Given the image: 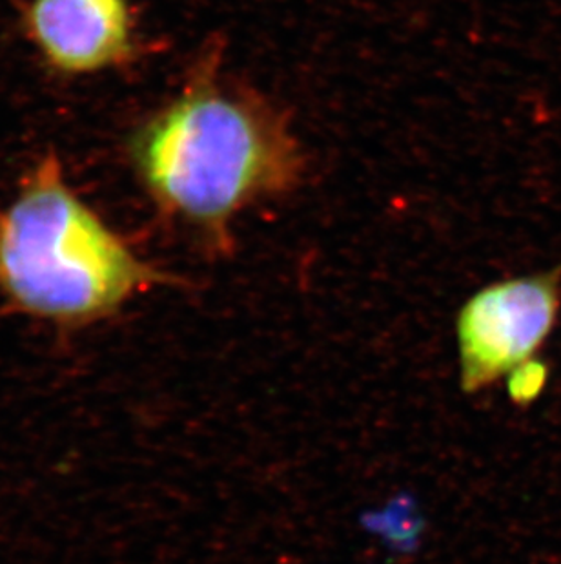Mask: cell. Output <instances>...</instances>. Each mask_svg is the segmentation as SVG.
Returning <instances> with one entry per match:
<instances>
[{
  "mask_svg": "<svg viewBox=\"0 0 561 564\" xmlns=\"http://www.w3.org/2000/svg\"><path fill=\"white\" fill-rule=\"evenodd\" d=\"M221 64V48L208 46L179 91L128 139V160L150 202L210 254L232 251L239 213L296 191L305 176L288 118Z\"/></svg>",
  "mask_w": 561,
  "mask_h": 564,
  "instance_id": "obj_1",
  "label": "cell"
},
{
  "mask_svg": "<svg viewBox=\"0 0 561 564\" xmlns=\"http://www.w3.org/2000/svg\"><path fill=\"white\" fill-rule=\"evenodd\" d=\"M179 278L144 260L79 196L54 152L41 155L0 207V302L6 311L74 335Z\"/></svg>",
  "mask_w": 561,
  "mask_h": 564,
  "instance_id": "obj_2",
  "label": "cell"
},
{
  "mask_svg": "<svg viewBox=\"0 0 561 564\" xmlns=\"http://www.w3.org/2000/svg\"><path fill=\"white\" fill-rule=\"evenodd\" d=\"M560 305L561 267L474 294L458 318L463 391L477 393L529 362L551 335Z\"/></svg>",
  "mask_w": 561,
  "mask_h": 564,
  "instance_id": "obj_3",
  "label": "cell"
},
{
  "mask_svg": "<svg viewBox=\"0 0 561 564\" xmlns=\"http://www.w3.org/2000/svg\"><path fill=\"white\" fill-rule=\"evenodd\" d=\"M22 30L43 63L64 77L102 74L135 55L128 0H28Z\"/></svg>",
  "mask_w": 561,
  "mask_h": 564,
  "instance_id": "obj_4",
  "label": "cell"
},
{
  "mask_svg": "<svg viewBox=\"0 0 561 564\" xmlns=\"http://www.w3.org/2000/svg\"><path fill=\"white\" fill-rule=\"evenodd\" d=\"M546 383V368L536 362H527L513 371L508 391L516 404H527L530 400L540 394L541 388Z\"/></svg>",
  "mask_w": 561,
  "mask_h": 564,
  "instance_id": "obj_5",
  "label": "cell"
}]
</instances>
